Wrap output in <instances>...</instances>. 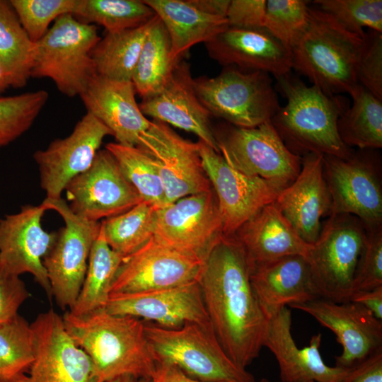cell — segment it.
Wrapping results in <instances>:
<instances>
[{
  "instance_id": "cell-39",
  "label": "cell",
  "mask_w": 382,
  "mask_h": 382,
  "mask_svg": "<svg viewBox=\"0 0 382 382\" xmlns=\"http://www.w3.org/2000/svg\"><path fill=\"white\" fill-rule=\"evenodd\" d=\"M45 90L0 96V148L27 132L48 100Z\"/></svg>"
},
{
  "instance_id": "cell-36",
  "label": "cell",
  "mask_w": 382,
  "mask_h": 382,
  "mask_svg": "<svg viewBox=\"0 0 382 382\" xmlns=\"http://www.w3.org/2000/svg\"><path fill=\"white\" fill-rule=\"evenodd\" d=\"M88 24H98L106 33H115L142 26L155 12L143 1L77 0L72 14Z\"/></svg>"
},
{
  "instance_id": "cell-20",
  "label": "cell",
  "mask_w": 382,
  "mask_h": 382,
  "mask_svg": "<svg viewBox=\"0 0 382 382\" xmlns=\"http://www.w3.org/2000/svg\"><path fill=\"white\" fill-rule=\"evenodd\" d=\"M291 307L308 313L334 332L342 347V354L335 357L337 367L349 369L382 350V321L359 303L318 298Z\"/></svg>"
},
{
  "instance_id": "cell-1",
  "label": "cell",
  "mask_w": 382,
  "mask_h": 382,
  "mask_svg": "<svg viewBox=\"0 0 382 382\" xmlns=\"http://www.w3.org/2000/svg\"><path fill=\"white\" fill-rule=\"evenodd\" d=\"M250 270L238 240L223 235L204 260L198 280L216 337L243 369L259 357L269 323L252 287Z\"/></svg>"
},
{
  "instance_id": "cell-32",
  "label": "cell",
  "mask_w": 382,
  "mask_h": 382,
  "mask_svg": "<svg viewBox=\"0 0 382 382\" xmlns=\"http://www.w3.org/2000/svg\"><path fill=\"white\" fill-rule=\"evenodd\" d=\"M123 257L108 245L100 227L91 250L82 286L73 307L68 311L75 316H83L105 308Z\"/></svg>"
},
{
  "instance_id": "cell-51",
  "label": "cell",
  "mask_w": 382,
  "mask_h": 382,
  "mask_svg": "<svg viewBox=\"0 0 382 382\" xmlns=\"http://www.w3.org/2000/svg\"><path fill=\"white\" fill-rule=\"evenodd\" d=\"M108 382H151L150 378H139L130 375H125L113 378Z\"/></svg>"
},
{
  "instance_id": "cell-43",
  "label": "cell",
  "mask_w": 382,
  "mask_h": 382,
  "mask_svg": "<svg viewBox=\"0 0 382 382\" xmlns=\"http://www.w3.org/2000/svg\"><path fill=\"white\" fill-rule=\"evenodd\" d=\"M357 79L359 85L382 100V33H365L357 59Z\"/></svg>"
},
{
  "instance_id": "cell-16",
  "label": "cell",
  "mask_w": 382,
  "mask_h": 382,
  "mask_svg": "<svg viewBox=\"0 0 382 382\" xmlns=\"http://www.w3.org/2000/svg\"><path fill=\"white\" fill-rule=\"evenodd\" d=\"M65 190L71 210L94 221L122 214L143 202L105 149L98 151L91 166L71 179Z\"/></svg>"
},
{
  "instance_id": "cell-12",
  "label": "cell",
  "mask_w": 382,
  "mask_h": 382,
  "mask_svg": "<svg viewBox=\"0 0 382 382\" xmlns=\"http://www.w3.org/2000/svg\"><path fill=\"white\" fill-rule=\"evenodd\" d=\"M204 260L152 237L124 257L115 274L110 295L146 292L197 282Z\"/></svg>"
},
{
  "instance_id": "cell-42",
  "label": "cell",
  "mask_w": 382,
  "mask_h": 382,
  "mask_svg": "<svg viewBox=\"0 0 382 382\" xmlns=\"http://www.w3.org/2000/svg\"><path fill=\"white\" fill-rule=\"evenodd\" d=\"M77 0H11L23 29L33 43L47 33L52 22L73 14Z\"/></svg>"
},
{
  "instance_id": "cell-15",
  "label": "cell",
  "mask_w": 382,
  "mask_h": 382,
  "mask_svg": "<svg viewBox=\"0 0 382 382\" xmlns=\"http://www.w3.org/2000/svg\"><path fill=\"white\" fill-rule=\"evenodd\" d=\"M323 164L330 215L354 216L366 229L382 226V189L374 161L352 154L347 158L323 156Z\"/></svg>"
},
{
  "instance_id": "cell-4",
  "label": "cell",
  "mask_w": 382,
  "mask_h": 382,
  "mask_svg": "<svg viewBox=\"0 0 382 382\" xmlns=\"http://www.w3.org/2000/svg\"><path fill=\"white\" fill-rule=\"evenodd\" d=\"M363 37L328 13L310 7L308 24L291 49L292 69L330 95L349 93L359 84L357 64Z\"/></svg>"
},
{
  "instance_id": "cell-2",
  "label": "cell",
  "mask_w": 382,
  "mask_h": 382,
  "mask_svg": "<svg viewBox=\"0 0 382 382\" xmlns=\"http://www.w3.org/2000/svg\"><path fill=\"white\" fill-rule=\"evenodd\" d=\"M62 318L68 333L91 360L93 382L125 375L151 378L157 361L144 320L112 314L105 308L83 316L66 311Z\"/></svg>"
},
{
  "instance_id": "cell-46",
  "label": "cell",
  "mask_w": 382,
  "mask_h": 382,
  "mask_svg": "<svg viewBox=\"0 0 382 382\" xmlns=\"http://www.w3.org/2000/svg\"><path fill=\"white\" fill-rule=\"evenodd\" d=\"M266 0H231L226 18L229 27L263 28Z\"/></svg>"
},
{
  "instance_id": "cell-44",
  "label": "cell",
  "mask_w": 382,
  "mask_h": 382,
  "mask_svg": "<svg viewBox=\"0 0 382 382\" xmlns=\"http://www.w3.org/2000/svg\"><path fill=\"white\" fill-rule=\"evenodd\" d=\"M382 286V228L366 229L365 245L357 267L353 293Z\"/></svg>"
},
{
  "instance_id": "cell-26",
  "label": "cell",
  "mask_w": 382,
  "mask_h": 382,
  "mask_svg": "<svg viewBox=\"0 0 382 382\" xmlns=\"http://www.w3.org/2000/svg\"><path fill=\"white\" fill-rule=\"evenodd\" d=\"M132 81L96 74L80 96L87 112L103 123L117 143L136 146L151 123L141 112Z\"/></svg>"
},
{
  "instance_id": "cell-5",
  "label": "cell",
  "mask_w": 382,
  "mask_h": 382,
  "mask_svg": "<svg viewBox=\"0 0 382 382\" xmlns=\"http://www.w3.org/2000/svg\"><path fill=\"white\" fill-rule=\"evenodd\" d=\"M100 38L93 24L59 17L34 43L30 77L49 78L62 94L80 96L96 75L91 52Z\"/></svg>"
},
{
  "instance_id": "cell-37",
  "label": "cell",
  "mask_w": 382,
  "mask_h": 382,
  "mask_svg": "<svg viewBox=\"0 0 382 382\" xmlns=\"http://www.w3.org/2000/svg\"><path fill=\"white\" fill-rule=\"evenodd\" d=\"M123 175L145 202L156 209L165 206V192L154 160L137 146L117 142L105 145Z\"/></svg>"
},
{
  "instance_id": "cell-13",
  "label": "cell",
  "mask_w": 382,
  "mask_h": 382,
  "mask_svg": "<svg viewBox=\"0 0 382 382\" xmlns=\"http://www.w3.org/2000/svg\"><path fill=\"white\" fill-rule=\"evenodd\" d=\"M154 161L165 192L166 204L212 190L204 170L197 142L186 140L167 124L153 120L136 146Z\"/></svg>"
},
{
  "instance_id": "cell-30",
  "label": "cell",
  "mask_w": 382,
  "mask_h": 382,
  "mask_svg": "<svg viewBox=\"0 0 382 382\" xmlns=\"http://www.w3.org/2000/svg\"><path fill=\"white\" fill-rule=\"evenodd\" d=\"M178 64L171 59L168 33L156 14L132 77L136 93L144 98L161 91Z\"/></svg>"
},
{
  "instance_id": "cell-23",
  "label": "cell",
  "mask_w": 382,
  "mask_h": 382,
  "mask_svg": "<svg viewBox=\"0 0 382 382\" xmlns=\"http://www.w3.org/2000/svg\"><path fill=\"white\" fill-rule=\"evenodd\" d=\"M208 54L224 66L262 71L278 78L291 73V52L264 28L228 27L205 43Z\"/></svg>"
},
{
  "instance_id": "cell-47",
  "label": "cell",
  "mask_w": 382,
  "mask_h": 382,
  "mask_svg": "<svg viewBox=\"0 0 382 382\" xmlns=\"http://www.w3.org/2000/svg\"><path fill=\"white\" fill-rule=\"evenodd\" d=\"M340 382H382V350L349 368Z\"/></svg>"
},
{
  "instance_id": "cell-9",
  "label": "cell",
  "mask_w": 382,
  "mask_h": 382,
  "mask_svg": "<svg viewBox=\"0 0 382 382\" xmlns=\"http://www.w3.org/2000/svg\"><path fill=\"white\" fill-rule=\"evenodd\" d=\"M41 204L46 210L57 212L65 224L57 232L54 245L43 258V265L52 296L58 306L68 311L73 307L82 286L100 222L76 215L62 198H45Z\"/></svg>"
},
{
  "instance_id": "cell-28",
  "label": "cell",
  "mask_w": 382,
  "mask_h": 382,
  "mask_svg": "<svg viewBox=\"0 0 382 382\" xmlns=\"http://www.w3.org/2000/svg\"><path fill=\"white\" fill-rule=\"evenodd\" d=\"M233 236L243 248L251 265L299 255L307 258L306 243L274 203L260 209Z\"/></svg>"
},
{
  "instance_id": "cell-29",
  "label": "cell",
  "mask_w": 382,
  "mask_h": 382,
  "mask_svg": "<svg viewBox=\"0 0 382 382\" xmlns=\"http://www.w3.org/2000/svg\"><path fill=\"white\" fill-rule=\"evenodd\" d=\"M158 16L170 40L171 59L183 60L196 44L212 40L228 27L225 17L207 13L191 0H143Z\"/></svg>"
},
{
  "instance_id": "cell-25",
  "label": "cell",
  "mask_w": 382,
  "mask_h": 382,
  "mask_svg": "<svg viewBox=\"0 0 382 382\" xmlns=\"http://www.w3.org/2000/svg\"><path fill=\"white\" fill-rule=\"evenodd\" d=\"M322 335L312 336L309 345L299 348L291 334V313L283 308L269 319L263 342L274 356L281 382H340L349 369L325 364L320 354Z\"/></svg>"
},
{
  "instance_id": "cell-52",
  "label": "cell",
  "mask_w": 382,
  "mask_h": 382,
  "mask_svg": "<svg viewBox=\"0 0 382 382\" xmlns=\"http://www.w3.org/2000/svg\"><path fill=\"white\" fill-rule=\"evenodd\" d=\"M11 87L8 77L0 66V93Z\"/></svg>"
},
{
  "instance_id": "cell-18",
  "label": "cell",
  "mask_w": 382,
  "mask_h": 382,
  "mask_svg": "<svg viewBox=\"0 0 382 382\" xmlns=\"http://www.w3.org/2000/svg\"><path fill=\"white\" fill-rule=\"evenodd\" d=\"M45 211L41 204H28L0 219V269L16 276L31 274L51 299L43 258L54 245L57 232L43 229L41 220Z\"/></svg>"
},
{
  "instance_id": "cell-50",
  "label": "cell",
  "mask_w": 382,
  "mask_h": 382,
  "mask_svg": "<svg viewBox=\"0 0 382 382\" xmlns=\"http://www.w3.org/2000/svg\"><path fill=\"white\" fill-rule=\"evenodd\" d=\"M203 11L215 16L226 18L231 0H191Z\"/></svg>"
},
{
  "instance_id": "cell-41",
  "label": "cell",
  "mask_w": 382,
  "mask_h": 382,
  "mask_svg": "<svg viewBox=\"0 0 382 382\" xmlns=\"http://www.w3.org/2000/svg\"><path fill=\"white\" fill-rule=\"evenodd\" d=\"M313 4L361 37L364 28L382 33L381 0H316Z\"/></svg>"
},
{
  "instance_id": "cell-31",
  "label": "cell",
  "mask_w": 382,
  "mask_h": 382,
  "mask_svg": "<svg viewBox=\"0 0 382 382\" xmlns=\"http://www.w3.org/2000/svg\"><path fill=\"white\" fill-rule=\"evenodd\" d=\"M155 16L137 28L106 33L91 52L96 74L106 78L132 81L143 44Z\"/></svg>"
},
{
  "instance_id": "cell-24",
  "label": "cell",
  "mask_w": 382,
  "mask_h": 382,
  "mask_svg": "<svg viewBox=\"0 0 382 382\" xmlns=\"http://www.w3.org/2000/svg\"><path fill=\"white\" fill-rule=\"evenodd\" d=\"M274 204L306 243H314L321 231V218L331 210L323 156L306 154L299 174L280 192Z\"/></svg>"
},
{
  "instance_id": "cell-48",
  "label": "cell",
  "mask_w": 382,
  "mask_h": 382,
  "mask_svg": "<svg viewBox=\"0 0 382 382\" xmlns=\"http://www.w3.org/2000/svg\"><path fill=\"white\" fill-rule=\"evenodd\" d=\"M151 382H204L191 377L177 366L164 361L156 363Z\"/></svg>"
},
{
  "instance_id": "cell-19",
  "label": "cell",
  "mask_w": 382,
  "mask_h": 382,
  "mask_svg": "<svg viewBox=\"0 0 382 382\" xmlns=\"http://www.w3.org/2000/svg\"><path fill=\"white\" fill-rule=\"evenodd\" d=\"M108 135H112L111 131L86 112L69 136L57 139L45 149L35 151L33 158L39 168L40 186L46 192V198H61L69 181L91 166Z\"/></svg>"
},
{
  "instance_id": "cell-22",
  "label": "cell",
  "mask_w": 382,
  "mask_h": 382,
  "mask_svg": "<svg viewBox=\"0 0 382 382\" xmlns=\"http://www.w3.org/2000/svg\"><path fill=\"white\" fill-rule=\"evenodd\" d=\"M139 106L144 115L193 133L219 153L211 115L196 93L190 66L184 59L175 66L164 88L142 98Z\"/></svg>"
},
{
  "instance_id": "cell-6",
  "label": "cell",
  "mask_w": 382,
  "mask_h": 382,
  "mask_svg": "<svg viewBox=\"0 0 382 382\" xmlns=\"http://www.w3.org/2000/svg\"><path fill=\"white\" fill-rule=\"evenodd\" d=\"M145 333L156 359L171 363L204 382H255L227 355L211 325L187 323L168 329L145 322Z\"/></svg>"
},
{
  "instance_id": "cell-7",
  "label": "cell",
  "mask_w": 382,
  "mask_h": 382,
  "mask_svg": "<svg viewBox=\"0 0 382 382\" xmlns=\"http://www.w3.org/2000/svg\"><path fill=\"white\" fill-rule=\"evenodd\" d=\"M196 93L211 116L238 127L269 121L280 105L270 74L225 66L214 77L194 79Z\"/></svg>"
},
{
  "instance_id": "cell-8",
  "label": "cell",
  "mask_w": 382,
  "mask_h": 382,
  "mask_svg": "<svg viewBox=\"0 0 382 382\" xmlns=\"http://www.w3.org/2000/svg\"><path fill=\"white\" fill-rule=\"evenodd\" d=\"M366 238L361 220L350 214H331L307 256L320 298L349 301L358 262Z\"/></svg>"
},
{
  "instance_id": "cell-34",
  "label": "cell",
  "mask_w": 382,
  "mask_h": 382,
  "mask_svg": "<svg viewBox=\"0 0 382 382\" xmlns=\"http://www.w3.org/2000/svg\"><path fill=\"white\" fill-rule=\"evenodd\" d=\"M33 47L10 1L0 0V66L11 87L25 86L30 77Z\"/></svg>"
},
{
  "instance_id": "cell-53",
  "label": "cell",
  "mask_w": 382,
  "mask_h": 382,
  "mask_svg": "<svg viewBox=\"0 0 382 382\" xmlns=\"http://www.w3.org/2000/svg\"><path fill=\"white\" fill-rule=\"evenodd\" d=\"M260 382H275V381H272L269 379H267V378H262ZM277 382H281L280 381H277ZM308 382H314V381H308Z\"/></svg>"
},
{
  "instance_id": "cell-27",
  "label": "cell",
  "mask_w": 382,
  "mask_h": 382,
  "mask_svg": "<svg viewBox=\"0 0 382 382\" xmlns=\"http://www.w3.org/2000/svg\"><path fill=\"white\" fill-rule=\"evenodd\" d=\"M250 283L270 319L283 308L320 298L306 257L288 255L251 265Z\"/></svg>"
},
{
  "instance_id": "cell-38",
  "label": "cell",
  "mask_w": 382,
  "mask_h": 382,
  "mask_svg": "<svg viewBox=\"0 0 382 382\" xmlns=\"http://www.w3.org/2000/svg\"><path fill=\"white\" fill-rule=\"evenodd\" d=\"M35 359L33 332L19 314L0 325V382H13L28 372Z\"/></svg>"
},
{
  "instance_id": "cell-35",
  "label": "cell",
  "mask_w": 382,
  "mask_h": 382,
  "mask_svg": "<svg viewBox=\"0 0 382 382\" xmlns=\"http://www.w3.org/2000/svg\"><path fill=\"white\" fill-rule=\"evenodd\" d=\"M156 210L141 202L122 214L103 219L100 227L108 245L123 257L139 249L154 236Z\"/></svg>"
},
{
  "instance_id": "cell-10",
  "label": "cell",
  "mask_w": 382,
  "mask_h": 382,
  "mask_svg": "<svg viewBox=\"0 0 382 382\" xmlns=\"http://www.w3.org/2000/svg\"><path fill=\"white\" fill-rule=\"evenodd\" d=\"M215 137L226 163L245 175L284 189L301 171L302 158L289 149L270 120L251 128L230 125Z\"/></svg>"
},
{
  "instance_id": "cell-3",
  "label": "cell",
  "mask_w": 382,
  "mask_h": 382,
  "mask_svg": "<svg viewBox=\"0 0 382 382\" xmlns=\"http://www.w3.org/2000/svg\"><path fill=\"white\" fill-rule=\"evenodd\" d=\"M276 79L286 103L270 121L289 149L297 155L350 157L353 152L342 141L337 129L339 118L349 107L347 98L307 86L291 74Z\"/></svg>"
},
{
  "instance_id": "cell-11",
  "label": "cell",
  "mask_w": 382,
  "mask_h": 382,
  "mask_svg": "<svg viewBox=\"0 0 382 382\" xmlns=\"http://www.w3.org/2000/svg\"><path fill=\"white\" fill-rule=\"evenodd\" d=\"M197 144L204 170L216 198L222 233L233 236L260 209L274 203L283 188L236 170L202 141L199 140Z\"/></svg>"
},
{
  "instance_id": "cell-40",
  "label": "cell",
  "mask_w": 382,
  "mask_h": 382,
  "mask_svg": "<svg viewBox=\"0 0 382 382\" xmlns=\"http://www.w3.org/2000/svg\"><path fill=\"white\" fill-rule=\"evenodd\" d=\"M308 2L266 0L263 28L291 50L308 24L310 7Z\"/></svg>"
},
{
  "instance_id": "cell-49",
  "label": "cell",
  "mask_w": 382,
  "mask_h": 382,
  "mask_svg": "<svg viewBox=\"0 0 382 382\" xmlns=\"http://www.w3.org/2000/svg\"><path fill=\"white\" fill-rule=\"evenodd\" d=\"M349 301L363 306L382 321V286L372 290L354 291Z\"/></svg>"
},
{
  "instance_id": "cell-17",
  "label": "cell",
  "mask_w": 382,
  "mask_h": 382,
  "mask_svg": "<svg viewBox=\"0 0 382 382\" xmlns=\"http://www.w3.org/2000/svg\"><path fill=\"white\" fill-rule=\"evenodd\" d=\"M222 236L213 190L184 197L156 210L154 236L204 261Z\"/></svg>"
},
{
  "instance_id": "cell-45",
  "label": "cell",
  "mask_w": 382,
  "mask_h": 382,
  "mask_svg": "<svg viewBox=\"0 0 382 382\" xmlns=\"http://www.w3.org/2000/svg\"><path fill=\"white\" fill-rule=\"evenodd\" d=\"M30 294L19 276L0 269V325L13 319Z\"/></svg>"
},
{
  "instance_id": "cell-33",
  "label": "cell",
  "mask_w": 382,
  "mask_h": 382,
  "mask_svg": "<svg viewBox=\"0 0 382 382\" xmlns=\"http://www.w3.org/2000/svg\"><path fill=\"white\" fill-rule=\"evenodd\" d=\"M352 105L337 122L340 137L345 145L361 150L382 147V100L359 84L349 93Z\"/></svg>"
},
{
  "instance_id": "cell-21",
  "label": "cell",
  "mask_w": 382,
  "mask_h": 382,
  "mask_svg": "<svg viewBox=\"0 0 382 382\" xmlns=\"http://www.w3.org/2000/svg\"><path fill=\"white\" fill-rule=\"evenodd\" d=\"M105 309L168 329L187 323L211 325L198 281L164 289L110 295Z\"/></svg>"
},
{
  "instance_id": "cell-14",
  "label": "cell",
  "mask_w": 382,
  "mask_h": 382,
  "mask_svg": "<svg viewBox=\"0 0 382 382\" xmlns=\"http://www.w3.org/2000/svg\"><path fill=\"white\" fill-rule=\"evenodd\" d=\"M30 324L35 359L13 382H93L91 360L68 333L62 316L51 309Z\"/></svg>"
}]
</instances>
